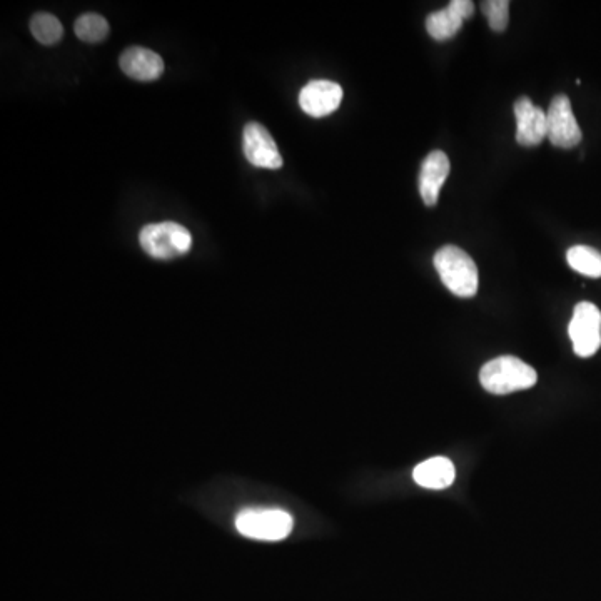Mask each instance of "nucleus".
Returning <instances> with one entry per match:
<instances>
[{"mask_svg":"<svg viewBox=\"0 0 601 601\" xmlns=\"http://www.w3.org/2000/svg\"><path fill=\"white\" fill-rule=\"evenodd\" d=\"M433 263L446 289L455 296L473 298L478 293V286H480L478 268L470 254L465 253L463 249L458 246H443L435 254Z\"/></svg>","mask_w":601,"mask_h":601,"instance_id":"obj_1","label":"nucleus"},{"mask_svg":"<svg viewBox=\"0 0 601 601\" xmlns=\"http://www.w3.org/2000/svg\"><path fill=\"white\" fill-rule=\"evenodd\" d=\"M463 19L451 7L433 12L426 19V31L435 41H450L463 27Z\"/></svg>","mask_w":601,"mask_h":601,"instance_id":"obj_13","label":"nucleus"},{"mask_svg":"<svg viewBox=\"0 0 601 601\" xmlns=\"http://www.w3.org/2000/svg\"><path fill=\"white\" fill-rule=\"evenodd\" d=\"M516 142L520 146H540L548 137L546 112L535 106L530 97H520L515 101Z\"/></svg>","mask_w":601,"mask_h":601,"instance_id":"obj_9","label":"nucleus"},{"mask_svg":"<svg viewBox=\"0 0 601 601\" xmlns=\"http://www.w3.org/2000/svg\"><path fill=\"white\" fill-rule=\"evenodd\" d=\"M538 381V374L530 364L515 356L491 359L480 371V383L488 393L510 394L530 389Z\"/></svg>","mask_w":601,"mask_h":601,"instance_id":"obj_2","label":"nucleus"},{"mask_svg":"<svg viewBox=\"0 0 601 601\" xmlns=\"http://www.w3.org/2000/svg\"><path fill=\"white\" fill-rule=\"evenodd\" d=\"M450 159L443 151H433L421 164L420 194L426 206H436L440 199V191L450 176Z\"/></svg>","mask_w":601,"mask_h":601,"instance_id":"obj_10","label":"nucleus"},{"mask_svg":"<svg viewBox=\"0 0 601 601\" xmlns=\"http://www.w3.org/2000/svg\"><path fill=\"white\" fill-rule=\"evenodd\" d=\"M491 29L495 32H505L510 22V2L508 0H486L481 4Z\"/></svg>","mask_w":601,"mask_h":601,"instance_id":"obj_17","label":"nucleus"},{"mask_svg":"<svg viewBox=\"0 0 601 601\" xmlns=\"http://www.w3.org/2000/svg\"><path fill=\"white\" fill-rule=\"evenodd\" d=\"M121 69L127 77L136 81H156L164 72L162 57L146 47H129L122 52Z\"/></svg>","mask_w":601,"mask_h":601,"instance_id":"obj_11","label":"nucleus"},{"mask_svg":"<svg viewBox=\"0 0 601 601\" xmlns=\"http://www.w3.org/2000/svg\"><path fill=\"white\" fill-rule=\"evenodd\" d=\"M31 32L37 42H41L44 46H54L64 36L61 21L47 12H39L32 17Z\"/></svg>","mask_w":601,"mask_h":601,"instance_id":"obj_15","label":"nucleus"},{"mask_svg":"<svg viewBox=\"0 0 601 601\" xmlns=\"http://www.w3.org/2000/svg\"><path fill=\"white\" fill-rule=\"evenodd\" d=\"M455 465L448 458L436 456L431 460L423 461L413 471V480L416 485L428 490H445L455 481Z\"/></svg>","mask_w":601,"mask_h":601,"instance_id":"obj_12","label":"nucleus"},{"mask_svg":"<svg viewBox=\"0 0 601 601\" xmlns=\"http://www.w3.org/2000/svg\"><path fill=\"white\" fill-rule=\"evenodd\" d=\"M243 152L254 167L281 169L283 157L268 129L258 122H249L243 132Z\"/></svg>","mask_w":601,"mask_h":601,"instance_id":"obj_7","label":"nucleus"},{"mask_svg":"<svg viewBox=\"0 0 601 601\" xmlns=\"http://www.w3.org/2000/svg\"><path fill=\"white\" fill-rule=\"evenodd\" d=\"M566 261L576 273L588 278H601V253L590 246H573L568 249Z\"/></svg>","mask_w":601,"mask_h":601,"instance_id":"obj_14","label":"nucleus"},{"mask_svg":"<svg viewBox=\"0 0 601 601\" xmlns=\"http://www.w3.org/2000/svg\"><path fill=\"white\" fill-rule=\"evenodd\" d=\"M573 351L580 358H590L601 348V311L595 304H576L568 326Z\"/></svg>","mask_w":601,"mask_h":601,"instance_id":"obj_5","label":"nucleus"},{"mask_svg":"<svg viewBox=\"0 0 601 601\" xmlns=\"http://www.w3.org/2000/svg\"><path fill=\"white\" fill-rule=\"evenodd\" d=\"M293 516L278 508L244 510L236 518L241 535L261 541H281L293 531Z\"/></svg>","mask_w":601,"mask_h":601,"instance_id":"obj_4","label":"nucleus"},{"mask_svg":"<svg viewBox=\"0 0 601 601\" xmlns=\"http://www.w3.org/2000/svg\"><path fill=\"white\" fill-rule=\"evenodd\" d=\"M139 243L151 258L171 261L191 251L192 236L181 224L166 221L142 228Z\"/></svg>","mask_w":601,"mask_h":601,"instance_id":"obj_3","label":"nucleus"},{"mask_svg":"<svg viewBox=\"0 0 601 601\" xmlns=\"http://www.w3.org/2000/svg\"><path fill=\"white\" fill-rule=\"evenodd\" d=\"M448 7H451L463 21L470 19L473 16V12H475V4L471 0H453Z\"/></svg>","mask_w":601,"mask_h":601,"instance_id":"obj_18","label":"nucleus"},{"mask_svg":"<svg viewBox=\"0 0 601 601\" xmlns=\"http://www.w3.org/2000/svg\"><path fill=\"white\" fill-rule=\"evenodd\" d=\"M546 126H548V141L560 149H571L578 146L581 141V129L576 121L571 102L565 94L553 97L550 109L546 112Z\"/></svg>","mask_w":601,"mask_h":601,"instance_id":"obj_6","label":"nucleus"},{"mask_svg":"<svg viewBox=\"0 0 601 601\" xmlns=\"http://www.w3.org/2000/svg\"><path fill=\"white\" fill-rule=\"evenodd\" d=\"M76 36L87 44H97L109 36V24L99 14H84L79 17L74 26Z\"/></svg>","mask_w":601,"mask_h":601,"instance_id":"obj_16","label":"nucleus"},{"mask_svg":"<svg viewBox=\"0 0 601 601\" xmlns=\"http://www.w3.org/2000/svg\"><path fill=\"white\" fill-rule=\"evenodd\" d=\"M343 101V87L333 81H311L299 92V106L308 116L333 114Z\"/></svg>","mask_w":601,"mask_h":601,"instance_id":"obj_8","label":"nucleus"}]
</instances>
